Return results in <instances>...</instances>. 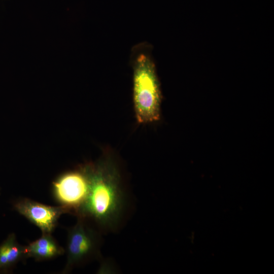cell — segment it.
Listing matches in <instances>:
<instances>
[{"mask_svg":"<svg viewBox=\"0 0 274 274\" xmlns=\"http://www.w3.org/2000/svg\"><path fill=\"white\" fill-rule=\"evenodd\" d=\"M22 252L13 238L8 239L0 247V268L14 262Z\"/></svg>","mask_w":274,"mask_h":274,"instance_id":"7","label":"cell"},{"mask_svg":"<svg viewBox=\"0 0 274 274\" xmlns=\"http://www.w3.org/2000/svg\"><path fill=\"white\" fill-rule=\"evenodd\" d=\"M55 193L61 203L74 208H81L89 191L86 171L67 174L54 184Z\"/></svg>","mask_w":274,"mask_h":274,"instance_id":"3","label":"cell"},{"mask_svg":"<svg viewBox=\"0 0 274 274\" xmlns=\"http://www.w3.org/2000/svg\"><path fill=\"white\" fill-rule=\"evenodd\" d=\"M17 210L46 233L54 228L62 210L45 206L31 201L25 200L16 205Z\"/></svg>","mask_w":274,"mask_h":274,"instance_id":"4","label":"cell"},{"mask_svg":"<svg viewBox=\"0 0 274 274\" xmlns=\"http://www.w3.org/2000/svg\"><path fill=\"white\" fill-rule=\"evenodd\" d=\"M93 234L79 223L70 232L68 242V257L71 264L80 261L95 249Z\"/></svg>","mask_w":274,"mask_h":274,"instance_id":"5","label":"cell"},{"mask_svg":"<svg viewBox=\"0 0 274 274\" xmlns=\"http://www.w3.org/2000/svg\"><path fill=\"white\" fill-rule=\"evenodd\" d=\"M89 191L81 212L94 218L108 230L118 225L122 215L125 196L118 167L110 157L96 167L86 169Z\"/></svg>","mask_w":274,"mask_h":274,"instance_id":"1","label":"cell"},{"mask_svg":"<svg viewBox=\"0 0 274 274\" xmlns=\"http://www.w3.org/2000/svg\"><path fill=\"white\" fill-rule=\"evenodd\" d=\"M59 249L49 237L44 236L30 244L24 251L30 255L40 258H49L59 253Z\"/></svg>","mask_w":274,"mask_h":274,"instance_id":"6","label":"cell"},{"mask_svg":"<svg viewBox=\"0 0 274 274\" xmlns=\"http://www.w3.org/2000/svg\"><path fill=\"white\" fill-rule=\"evenodd\" d=\"M132 58L133 102L136 121L156 122L160 117L161 91L149 51L138 47Z\"/></svg>","mask_w":274,"mask_h":274,"instance_id":"2","label":"cell"}]
</instances>
